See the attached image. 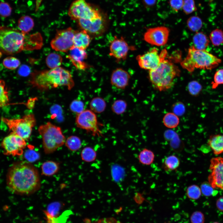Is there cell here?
Segmentation results:
<instances>
[{"instance_id":"6da1fadb","label":"cell","mask_w":223,"mask_h":223,"mask_svg":"<svg viewBox=\"0 0 223 223\" xmlns=\"http://www.w3.org/2000/svg\"><path fill=\"white\" fill-rule=\"evenodd\" d=\"M6 183L11 192L28 195L38 190L41 181L37 169L30 162L21 161L11 166L7 172Z\"/></svg>"},{"instance_id":"7a4b0ae2","label":"cell","mask_w":223,"mask_h":223,"mask_svg":"<svg viewBox=\"0 0 223 223\" xmlns=\"http://www.w3.org/2000/svg\"><path fill=\"white\" fill-rule=\"evenodd\" d=\"M42 39L39 33L29 35L6 26L0 27V52L12 55L24 50L40 49Z\"/></svg>"},{"instance_id":"3957f363","label":"cell","mask_w":223,"mask_h":223,"mask_svg":"<svg viewBox=\"0 0 223 223\" xmlns=\"http://www.w3.org/2000/svg\"><path fill=\"white\" fill-rule=\"evenodd\" d=\"M30 83L33 87L41 90L62 86H67L70 90L74 85L70 72L60 67L49 70L34 71L31 75Z\"/></svg>"},{"instance_id":"277c9868","label":"cell","mask_w":223,"mask_h":223,"mask_svg":"<svg viewBox=\"0 0 223 223\" xmlns=\"http://www.w3.org/2000/svg\"><path fill=\"white\" fill-rule=\"evenodd\" d=\"M180 72L177 67L165 59L156 68L149 70V77L155 89L160 91H165L173 86L174 80Z\"/></svg>"},{"instance_id":"5b68a950","label":"cell","mask_w":223,"mask_h":223,"mask_svg":"<svg viewBox=\"0 0 223 223\" xmlns=\"http://www.w3.org/2000/svg\"><path fill=\"white\" fill-rule=\"evenodd\" d=\"M221 62L220 59L206 50H198L192 46L189 48L187 54L181 65L184 69L192 72L196 68L212 69Z\"/></svg>"},{"instance_id":"8992f818","label":"cell","mask_w":223,"mask_h":223,"mask_svg":"<svg viewBox=\"0 0 223 223\" xmlns=\"http://www.w3.org/2000/svg\"><path fill=\"white\" fill-rule=\"evenodd\" d=\"M38 131L42 137L43 147L46 154L53 153L65 143L66 139L60 127L50 122L40 125Z\"/></svg>"},{"instance_id":"52a82bcc","label":"cell","mask_w":223,"mask_h":223,"mask_svg":"<svg viewBox=\"0 0 223 223\" xmlns=\"http://www.w3.org/2000/svg\"><path fill=\"white\" fill-rule=\"evenodd\" d=\"M1 120L7 126L9 130L25 140L29 139L36 120L33 114L25 115L20 119H9L2 117Z\"/></svg>"},{"instance_id":"ba28073f","label":"cell","mask_w":223,"mask_h":223,"mask_svg":"<svg viewBox=\"0 0 223 223\" xmlns=\"http://www.w3.org/2000/svg\"><path fill=\"white\" fill-rule=\"evenodd\" d=\"M102 14L85 0H75L70 5L68 15L73 20L79 19H90L99 16Z\"/></svg>"},{"instance_id":"9c48e42d","label":"cell","mask_w":223,"mask_h":223,"mask_svg":"<svg viewBox=\"0 0 223 223\" xmlns=\"http://www.w3.org/2000/svg\"><path fill=\"white\" fill-rule=\"evenodd\" d=\"M77 31L71 27L58 30L50 42L51 47L57 51H68L74 46L73 38Z\"/></svg>"},{"instance_id":"30bf717a","label":"cell","mask_w":223,"mask_h":223,"mask_svg":"<svg viewBox=\"0 0 223 223\" xmlns=\"http://www.w3.org/2000/svg\"><path fill=\"white\" fill-rule=\"evenodd\" d=\"M76 123L77 126L92 133L95 136H102L99 127L100 124L98 122L95 113L90 110H85L77 114Z\"/></svg>"},{"instance_id":"8fae6325","label":"cell","mask_w":223,"mask_h":223,"mask_svg":"<svg viewBox=\"0 0 223 223\" xmlns=\"http://www.w3.org/2000/svg\"><path fill=\"white\" fill-rule=\"evenodd\" d=\"M167 55L166 49H163L159 53L158 49L154 48L144 54L138 55L136 59L141 68L151 70L157 68L161 61L166 59Z\"/></svg>"},{"instance_id":"7c38bea8","label":"cell","mask_w":223,"mask_h":223,"mask_svg":"<svg viewBox=\"0 0 223 223\" xmlns=\"http://www.w3.org/2000/svg\"><path fill=\"white\" fill-rule=\"evenodd\" d=\"M26 145L25 140L12 132L3 138L1 143L4 154L12 156L23 154Z\"/></svg>"},{"instance_id":"4fadbf2b","label":"cell","mask_w":223,"mask_h":223,"mask_svg":"<svg viewBox=\"0 0 223 223\" xmlns=\"http://www.w3.org/2000/svg\"><path fill=\"white\" fill-rule=\"evenodd\" d=\"M210 162L208 182L214 189L223 190V158L214 157Z\"/></svg>"},{"instance_id":"5bb4252c","label":"cell","mask_w":223,"mask_h":223,"mask_svg":"<svg viewBox=\"0 0 223 223\" xmlns=\"http://www.w3.org/2000/svg\"><path fill=\"white\" fill-rule=\"evenodd\" d=\"M169 33V29L165 26L150 28L145 33L144 39L146 42L152 45L164 46L168 42Z\"/></svg>"},{"instance_id":"9a60e30c","label":"cell","mask_w":223,"mask_h":223,"mask_svg":"<svg viewBox=\"0 0 223 223\" xmlns=\"http://www.w3.org/2000/svg\"><path fill=\"white\" fill-rule=\"evenodd\" d=\"M80 27L88 33L100 35L106 30V20L102 14L90 19H79L77 20Z\"/></svg>"},{"instance_id":"2e32d148","label":"cell","mask_w":223,"mask_h":223,"mask_svg":"<svg viewBox=\"0 0 223 223\" xmlns=\"http://www.w3.org/2000/svg\"><path fill=\"white\" fill-rule=\"evenodd\" d=\"M133 48L129 46L122 37H115L110 46V55L118 60H124L128 52Z\"/></svg>"},{"instance_id":"e0dca14e","label":"cell","mask_w":223,"mask_h":223,"mask_svg":"<svg viewBox=\"0 0 223 223\" xmlns=\"http://www.w3.org/2000/svg\"><path fill=\"white\" fill-rule=\"evenodd\" d=\"M67 58L77 69L84 70L88 67V65L84 62L87 55L85 50L75 46L69 51Z\"/></svg>"},{"instance_id":"ac0fdd59","label":"cell","mask_w":223,"mask_h":223,"mask_svg":"<svg viewBox=\"0 0 223 223\" xmlns=\"http://www.w3.org/2000/svg\"><path fill=\"white\" fill-rule=\"evenodd\" d=\"M130 77V75L127 71L121 68H117L112 73L111 82L116 88L124 89L128 85Z\"/></svg>"},{"instance_id":"d6986e66","label":"cell","mask_w":223,"mask_h":223,"mask_svg":"<svg viewBox=\"0 0 223 223\" xmlns=\"http://www.w3.org/2000/svg\"><path fill=\"white\" fill-rule=\"evenodd\" d=\"M164 136L166 140L169 142L170 147L174 151L179 152L182 150L184 144L174 131L168 130L165 132Z\"/></svg>"},{"instance_id":"ffe728a7","label":"cell","mask_w":223,"mask_h":223,"mask_svg":"<svg viewBox=\"0 0 223 223\" xmlns=\"http://www.w3.org/2000/svg\"><path fill=\"white\" fill-rule=\"evenodd\" d=\"M90 41V37L86 31L83 30L77 31L73 38L74 46L85 50L89 46Z\"/></svg>"},{"instance_id":"44dd1931","label":"cell","mask_w":223,"mask_h":223,"mask_svg":"<svg viewBox=\"0 0 223 223\" xmlns=\"http://www.w3.org/2000/svg\"><path fill=\"white\" fill-rule=\"evenodd\" d=\"M208 144L216 155L223 153V135L215 134L209 137Z\"/></svg>"},{"instance_id":"7402d4cb","label":"cell","mask_w":223,"mask_h":223,"mask_svg":"<svg viewBox=\"0 0 223 223\" xmlns=\"http://www.w3.org/2000/svg\"><path fill=\"white\" fill-rule=\"evenodd\" d=\"M193 46L196 49L201 50H206L209 45V41L204 33L202 32H196L193 37Z\"/></svg>"},{"instance_id":"603a6c76","label":"cell","mask_w":223,"mask_h":223,"mask_svg":"<svg viewBox=\"0 0 223 223\" xmlns=\"http://www.w3.org/2000/svg\"><path fill=\"white\" fill-rule=\"evenodd\" d=\"M59 169V163L52 160L47 161L42 165V174L46 176H51L57 173Z\"/></svg>"},{"instance_id":"cb8c5ba5","label":"cell","mask_w":223,"mask_h":223,"mask_svg":"<svg viewBox=\"0 0 223 223\" xmlns=\"http://www.w3.org/2000/svg\"><path fill=\"white\" fill-rule=\"evenodd\" d=\"M34 25L33 19L28 15L21 16L18 21V26L20 31L25 34H28L31 31Z\"/></svg>"},{"instance_id":"d4e9b609","label":"cell","mask_w":223,"mask_h":223,"mask_svg":"<svg viewBox=\"0 0 223 223\" xmlns=\"http://www.w3.org/2000/svg\"><path fill=\"white\" fill-rule=\"evenodd\" d=\"M155 155L151 150L144 148L139 153L138 158L139 162L145 165H150L152 164L155 159Z\"/></svg>"},{"instance_id":"484cf974","label":"cell","mask_w":223,"mask_h":223,"mask_svg":"<svg viewBox=\"0 0 223 223\" xmlns=\"http://www.w3.org/2000/svg\"><path fill=\"white\" fill-rule=\"evenodd\" d=\"M91 110L94 113H100L104 111L106 107V103L102 98L96 97L93 98L90 104Z\"/></svg>"},{"instance_id":"4316f807","label":"cell","mask_w":223,"mask_h":223,"mask_svg":"<svg viewBox=\"0 0 223 223\" xmlns=\"http://www.w3.org/2000/svg\"><path fill=\"white\" fill-rule=\"evenodd\" d=\"M180 164L179 159L175 155H172L168 156L164 160L163 166L165 171H171L177 169Z\"/></svg>"},{"instance_id":"83f0119b","label":"cell","mask_w":223,"mask_h":223,"mask_svg":"<svg viewBox=\"0 0 223 223\" xmlns=\"http://www.w3.org/2000/svg\"><path fill=\"white\" fill-rule=\"evenodd\" d=\"M46 61L48 67L50 69H53L60 67L62 63L63 59L60 55L52 53L47 56Z\"/></svg>"},{"instance_id":"f1b7e54d","label":"cell","mask_w":223,"mask_h":223,"mask_svg":"<svg viewBox=\"0 0 223 223\" xmlns=\"http://www.w3.org/2000/svg\"><path fill=\"white\" fill-rule=\"evenodd\" d=\"M163 121L164 125L167 127L174 128L176 127L179 123L178 116L173 112L166 113L164 116Z\"/></svg>"},{"instance_id":"f546056e","label":"cell","mask_w":223,"mask_h":223,"mask_svg":"<svg viewBox=\"0 0 223 223\" xmlns=\"http://www.w3.org/2000/svg\"><path fill=\"white\" fill-rule=\"evenodd\" d=\"M81 155L83 161L87 162H91L96 160L97 153L92 148L87 146L82 149Z\"/></svg>"},{"instance_id":"4dcf8cb0","label":"cell","mask_w":223,"mask_h":223,"mask_svg":"<svg viewBox=\"0 0 223 223\" xmlns=\"http://www.w3.org/2000/svg\"><path fill=\"white\" fill-rule=\"evenodd\" d=\"M9 101L8 92L5 81L0 79V107L7 105Z\"/></svg>"},{"instance_id":"1f68e13d","label":"cell","mask_w":223,"mask_h":223,"mask_svg":"<svg viewBox=\"0 0 223 223\" xmlns=\"http://www.w3.org/2000/svg\"><path fill=\"white\" fill-rule=\"evenodd\" d=\"M65 143L68 148L72 151L78 150L81 146L80 139L78 137L75 136L68 137L66 140Z\"/></svg>"},{"instance_id":"d6a6232c","label":"cell","mask_w":223,"mask_h":223,"mask_svg":"<svg viewBox=\"0 0 223 223\" xmlns=\"http://www.w3.org/2000/svg\"><path fill=\"white\" fill-rule=\"evenodd\" d=\"M188 28L191 31L197 32L201 28L203 23L201 19L198 16H192L187 20Z\"/></svg>"},{"instance_id":"836d02e7","label":"cell","mask_w":223,"mask_h":223,"mask_svg":"<svg viewBox=\"0 0 223 223\" xmlns=\"http://www.w3.org/2000/svg\"><path fill=\"white\" fill-rule=\"evenodd\" d=\"M209 38L213 45L219 46L223 43V31L217 28L210 33Z\"/></svg>"},{"instance_id":"e575fe53","label":"cell","mask_w":223,"mask_h":223,"mask_svg":"<svg viewBox=\"0 0 223 223\" xmlns=\"http://www.w3.org/2000/svg\"><path fill=\"white\" fill-rule=\"evenodd\" d=\"M127 107L126 102L122 99L115 101L112 104L111 109L112 111L117 115H120L125 111Z\"/></svg>"},{"instance_id":"d590c367","label":"cell","mask_w":223,"mask_h":223,"mask_svg":"<svg viewBox=\"0 0 223 223\" xmlns=\"http://www.w3.org/2000/svg\"><path fill=\"white\" fill-rule=\"evenodd\" d=\"M2 64L7 68L10 70H15L20 64V60L12 56H8L5 58L2 62Z\"/></svg>"},{"instance_id":"8d00e7d4","label":"cell","mask_w":223,"mask_h":223,"mask_svg":"<svg viewBox=\"0 0 223 223\" xmlns=\"http://www.w3.org/2000/svg\"><path fill=\"white\" fill-rule=\"evenodd\" d=\"M186 195L190 199L196 200L199 199L201 195L200 188L196 185L190 186L186 190Z\"/></svg>"},{"instance_id":"74e56055","label":"cell","mask_w":223,"mask_h":223,"mask_svg":"<svg viewBox=\"0 0 223 223\" xmlns=\"http://www.w3.org/2000/svg\"><path fill=\"white\" fill-rule=\"evenodd\" d=\"M188 89L190 94L196 96L198 95L200 92L202 90V86L198 82L194 81L189 83Z\"/></svg>"},{"instance_id":"f35d334b","label":"cell","mask_w":223,"mask_h":223,"mask_svg":"<svg viewBox=\"0 0 223 223\" xmlns=\"http://www.w3.org/2000/svg\"><path fill=\"white\" fill-rule=\"evenodd\" d=\"M200 189L201 193L205 196H214L217 193V191L215 190L208 182L207 181L204 182L201 184Z\"/></svg>"},{"instance_id":"ab89813d","label":"cell","mask_w":223,"mask_h":223,"mask_svg":"<svg viewBox=\"0 0 223 223\" xmlns=\"http://www.w3.org/2000/svg\"><path fill=\"white\" fill-rule=\"evenodd\" d=\"M182 9L183 12L187 15L196 10L194 0H183Z\"/></svg>"},{"instance_id":"60d3db41","label":"cell","mask_w":223,"mask_h":223,"mask_svg":"<svg viewBox=\"0 0 223 223\" xmlns=\"http://www.w3.org/2000/svg\"><path fill=\"white\" fill-rule=\"evenodd\" d=\"M12 8L10 5L5 2H0V16L3 17L10 16L12 13Z\"/></svg>"},{"instance_id":"b9f144b4","label":"cell","mask_w":223,"mask_h":223,"mask_svg":"<svg viewBox=\"0 0 223 223\" xmlns=\"http://www.w3.org/2000/svg\"><path fill=\"white\" fill-rule=\"evenodd\" d=\"M221 84H223V69H220L215 72L212 83V88L216 89Z\"/></svg>"},{"instance_id":"7bdbcfd3","label":"cell","mask_w":223,"mask_h":223,"mask_svg":"<svg viewBox=\"0 0 223 223\" xmlns=\"http://www.w3.org/2000/svg\"><path fill=\"white\" fill-rule=\"evenodd\" d=\"M85 106L83 102L78 100L73 101L70 106L71 110L77 114L80 113L84 111Z\"/></svg>"},{"instance_id":"ee69618b","label":"cell","mask_w":223,"mask_h":223,"mask_svg":"<svg viewBox=\"0 0 223 223\" xmlns=\"http://www.w3.org/2000/svg\"><path fill=\"white\" fill-rule=\"evenodd\" d=\"M173 113L177 116H182L185 112V107L183 103L181 102L175 103L172 106Z\"/></svg>"},{"instance_id":"f6af8a7d","label":"cell","mask_w":223,"mask_h":223,"mask_svg":"<svg viewBox=\"0 0 223 223\" xmlns=\"http://www.w3.org/2000/svg\"><path fill=\"white\" fill-rule=\"evenodd\" d=\"M191 223H204L205 218L204 214L200 211L193 212L190 217Z\"/></svg>"},{"instance_id":"bcb514c9","label":"cell","mask_w":223,"mask_h":223,"mask_svg":"<svg viewBox=\"0 0 223 223\" xmlns=\"http://www.w3.org/2000/svg\"><path fill=\"white\" fill-rule=\"evenodd\" d=\"M25 158L29 162H34L37 160L39 155L35 151L29 149L27 150L24 154Z\"/></svg>"},{"instance_id":"7dc6e473","label":"cell","mask_w":223,"mask_h":223,"mask_svg":"<svg viewBox=\"0 0 223 223\" xmlns=\"http://www.w3.org/2000/svg\"><path fill=\"white\" fill-rule=\"evenodd\" d=\"M183 3V0H169V3L171 9L175 12L178 11L181 8Z\"/></svg>"},{"instance_id":"c3c4849f","label":"cell","mask_w":223,"mask_h":223,"mask_svg":"<svg viewBox=\"0 0 223 223\" xmlns=\"http://www.w3.org/2000/svg\"><path fill=\"white\" fill-rule=\"evenodd\" d=\"M93 223H121L114 218L108 217L102 218Z\"/></svg>"},{"instance_id":"681fc988","label":"cell","mask_w":223,"mask_h":223,"mask_svg":"<svg viewBox=\"0 0 223 223\" xmlns=\"http://www.w3.org/2000/svg\"><path fill=\"white\" fill-rule=\"evenodd\" d=\"M18 72L20 75L22 76H25L29 73V69L27 66L23 65L20 68Z\"/></svg>"},{"instance_id":"f907efd6","label":"cell","mask_w":223,"mask_h":223,"mask_svg":"<svg viewBox=\"0 0 223 223\" xmlns=\"http://www.w3.org/2000/svg\"><path fill=\"white\" fill-rule=\"evenodd\" d=\"M216 207L220 211L223 212V196L219 198L216 202Z\"/></svg>"},{"instance_id":"816d5d0a","label":"cell","mask_w":223,"mask_h":223,"mask_svg":"<svg viewBox=\"0 0 223 223\" xmlns=\"http://www.w3.org/2000/svg\"><path fill=\"white\" fill-rule=\"evenodd\" d=\"M144 4L148 7H151L156 3V0H143Z\"/></svg>"},{"instance_id":"f5cc1de1","label":"cell","mask_w":223,"mask_h":223,"mask_svg":"<svg viewBox=\"0 0 223 223\" xmlns=\"http://www.w3.org/2000/svg\"><path fill=\"white\" fill-rule=\"evenodd\" d=\"M42 0H36L35 1V11H37L40 6Z\"/></svg>"},{"instance_id":"db71d44e","label":"cell","mask_w":223,"mask_h":223,"mask_svg":"<svg viewBox=\"0 0 223 223\" xmlns=\"http://www.w3.org/2000/svg\"><path fill=\"white\" fill-rule=\"evenodd\" d=\"M3 68V66L1 64H0V71L2 70Z\"/></svg>"},{"instance_id":"11a10c76","label":"cell","mask_w":223,"mask_h":223,"mask_svg":"<svg viewBox=\"0 0 223 223\" xmlns=\"http://www.w3.org/2000/svg\"><path fill=\"white\" fill-rule=\"evenodd\" d=\"M2 53L0 52V58L1 57L2 55Z\"/></svg>"},{"instance_id":"9f6ffc18","label":"cell","mask_w":223,"mask_h":223,"mask_svg":"<svg viewBox=\"0 0 223 223\" xmlns=\"http://www.w3.org/2000/svg\"><path fill=\"white\" fill-rule=\"evenodd\" d=\"M212 223H219V222H217V221H215V222H212Z\"/></svg>"}]
</instances>
